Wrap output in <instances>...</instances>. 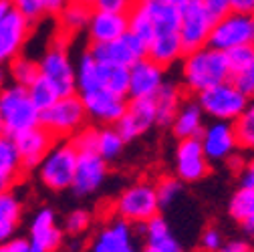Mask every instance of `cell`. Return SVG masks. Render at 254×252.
Listing matches in <instances>:
<instances>
[{"mask_svg":"<svg viewBox=\"0 0 254 252\" xmlns=\"http://www.w3.org/2000/svg\"><path fill=\"white\" fill-rule=\"evenodd\" d=\"M10 2H16V0H10Z\"/></svg>","mask_w":254,"mask_h":252,"instance_id":"6f0895ef","label":"cell"},{"mask_svg":"<svg viewBox=\"0 0 254 252\" xmlns=\"http://www.w3.org/2000/svg\"><path fill=\"white\" fill-rule=\"evenodd\" d=\"M67 4V0H43V6L51 14H59V10Z\"/></svg>","mask_w":254,"mask_h":252,"instance_id":"c3c4849f","label":"cell"},{"mask_svg":"<svg viewBox=\"0 0 254 252\" xmlns=\"http://www.w3.org/2000/svg\"><path fill=\"white\" fill-rule=\"evenodd\" d=\"M250 252H254V250H250Z\"/></svg>","mask_w":254,"mask_h":252,"instance_id":"680465c9","label":"cell"},{"mask_svg":"<svg viewBox=\"0 0 254 252\" xmlns=\"http://www.w3.org/2000/svg\"><path fill=\"white\" fill-rule=\"evenodd\" d=\"M30 35V20L10 0H0V65L20 57Z\"/></svg>","mask_w":254,"mask_h":252,"instance_id":"5b68a950","label":"cell"},{"mask_svg":"<svg viewBox=\"0 0 254 252\" xmlns=\"http://www.w3.org/2000/svg\"><path fill=\"white\" fill-rule=\"evenodd\" d=\"M236 137H238V145L246 147V149H254V105L248 107L238 119H236Z\"/></svg>","mask_w":254,"mask_h":252,"instance_id":"d6a6232c","label":"cell"},{"mask_svg":"<svg viewBox=\"0 0 254 252\" xmlns=\"http://www.w3.org/2000/svg\"><path fill=\"white\" fill-rule=\"evenodd\" d=\"M6 252H41L30 240H24V238H16L12 242H6Z\"/></svg>","mask_w":254,"mask_h":252,"instance_id":"ee69618b","label":"cell"},{"mask_svg":"<svg viewBox=\"0 0 254 252\" xmlns=\"http://www.w3.org/2000/svg\"><path fill=\"white\" fill-rule=\"evenodd\" d=\"M200 2L210 10V14L214 18H220V16H224L226 12L232 10L230 0H200Z\"/></svg>","mask_w":254,"mask_h":252,"instance_id":"7bdbcfd3","label":"cell"},{"mask_svg":"<svg viewBox=\"0 0 254 252\" xmlns=\"http://www.w3.org/2000/svg\"><path fill=\"white\" fill-rule=\"evenodd\" d=\"M141 232L145 236L147 248H151L155 252H182L178 238L172 234L168 222L162 216H153L151 220H147Z\"/></svg>","mask_w":254,"mask_h":252,"instance_id":"603a6c76","label":"cell"},{"mask_svg":"<svg viewBox=\"0 0 254 252\" xmlns=\"http://www.w3.org/2000/svg\"><path fill=\"white\" fill-rule=\"evenodd\" d=\"M81 101H83L87 117L99 121V123H107V125L117 123L123 117L125 109H127L125 97L115 95V93H111L107 89H97V91H91V93H83Z\"/></svg>","mask_w":254,"mask_h":252,"instance_id":"4fadbf2b","label":"cell"},{"mask_svg":"<svg viewBox=\"0 0 254 252\" xmlns=\"http://www.w3.org/2000/svg\"><path fill=\"white\" fill-rule=\"evenodd\" d=\"M10 75H12L16 85L28 87V85H33L41 75L39 63H35L33 59H26V57H16L10 63Z\"/></svg>","mask_w":254,"mask_h":252,"instance_id":"4dcf8cb0","label":"cell"},{"mask_svg":"<svg viewBox=\"0 0 254 252\" xmlns=\"http://www.w3.org/2000/svg\"><path fill=\"white\" fill-rule=\"evenodd\" d=\"M0 252H6V246L2 244V246H0Z\"/></svg>","mask_w":254,"mask_h":252,"instance_id":"11a10c76","label":"cell"},{"mask_svg":"<svg viewBox=\"0 0 254 252\" xmlns=\"http://www.w3.org/2000/svg\"><path fill=\"white\" fill-rule=\"evenodd\" d=\"M240 178H242L240 182H242L244 188H252V190H254V160H250V162L244 166Z\"/></svg>","mask_w":254,"mask_h":252,"instance_id":"bcb514c9","label":"cell"},{"mask_svg":"<svg viewBox=\"0 0 254 252\" xmlns=\"http://www.w3.org/2000/svg\"><path fill=\"white\" fill-rule=\"evenodd\" d=\"M164 83V67L145 57L129 69V93H127V97L151 99Z\"/></svg>","mask_w":254,"mask_h":252,"instance_id":"5bb4252c","label":"cell"},{"mask_svg":"<svg viewBox=\"0 0 254 252\" xmlns=\"http://www.w3.org/2000/svg\"><path fill=\"white\" fill-rule=\"evenodd\" d=\"M39 71L41 77H45L55 91L59 93V97H67L75 95L77 91V75H75V65L69 57V51L61 39L55 41L43 59L39 61Z\"/></svg>","mask_w":254,"mask_h":252,"instance_id":"8992f818","label":"cell"},{"mask_svg":"<svg viewBox=\"0 0 254 252\" xmlns=\"http://www.w3.org/2000/svg\"><path fill=\"white\" fill-rule=\"evenodd\" d=\"M200 244L204 250L208 252H216L220 246H222V234L216 230V228H206L202 238H200Z\"/></svg>","mask_w":254,"mask_h":252,"instance_id":"60d3db41","label":"cell"},{"mask_svg":"<svg viewBox=\"0 0 254 252\" xmlns=\"http://www.w3.org/2000/svg\"><path fill=\"white\" fill-rule=\"evenodd\" d=\"M75 75H77V89L81 91V95L83 93L103 89L101 87V63L91 53L81 57L79 65L75 69Z\"/></svg>","mask_w":254,"mask_h":252,"instance_id":"4316f807","label":"cell"},{"mask_svg":"<svg viewBox=\"0 0 254 252\" xmlns=\"http://www.w3.org/2000/svg\"><path fill=\"white\" fill-rule=\"evenodd\" d=\"M85 117L87 113L81 97L67 95L59 97L51 107L41 111V125L53 137H67L83 129Z\"/></svg>","mask_w":254,"mask_h":252,"instance_id":"ba28073f","label":"cell"},{"mask_svg":"<svg viewBox=\"0 0 254 252\" xmlns=\"http://www.w3.org/2000/svg\"><path fill=\"white\" fill-rule=\"evenodd\" d=\"M101 87L125 97L129 93V69L101 63Z\"/></svg>","mask_w":254,"mask_h":252,"instance_id":"83f0119b","label":"cell"},{"mask_svg":"<svg viewBox=\"0 0 254 252\" xmlns=\"http://www.w3.org/2000/svg\"><path fill=\"white\" fill-rule=\"evenodd\" d=\"M137 0H95V8L99 10H111V12H123L129 14Z\"/></svg>","mask_w":254,"mask_h":252,"instance_id":"ab89813d","label":"cell"},{"mask_svg":"<svg viewBox=\"0 0 254 252\" xmlns=\"http://www.w3.org/2000/svg\"><path fill=\"white\" fill-rule=\"evenodd\" d=\"M208 45L224 53L254 45V14L230 10L224 16L216 18Z\"/></svg>","mask_w":254,"mask_h":252,"instance_id":"52a82bcc","label":"cell"},{"mask_svg":"<svg viewBox=\"0 0 254 252\" xmlns=\"http://www.w3.org/2000/svg\"><path fill=\"white\" fill-rule=\"evenodd\" d=\"M202 117L204 111L200 107V103H182L180 111L176 113L172 125H174V133L180 139H190V137H200L204 125H202Z\"/></svg>","mask_w":254,"mask_h":252,"instance_id":"cb8c5ba5","label":"cell"},{"mask_svg":"<svg viewBox=\"0 0 254 252\" xmlns=\"http://www.w3.org/2000/svg\"><path fill=\"white\" fill-rule=\"evenodd\" d=\"M216 252H250V248H248V244L242 242V240H230V242H226V244H222Z\"/></svg>","mask_w":254,"mask_h":252,"instance_id":"f6af8a7d","label":"cell"},{"mask_svg":"<svg viewBox=\"0 0 254 252\" xmlns=\"http://www.w3.org/2000/svg\"><path fill=\"white\" fill-rule=\"evenodd\" d=\"M91 252H139L135 234L125 220H113L105 224L91 242Z\"/></svg>","mask_w":254,"mask_h":252,"instance_id":"2e32d148","label":"cell"},{"mask_svg":"<svg viewBox=\"0 0 254 252\" xmlns=\"http://www.w3.org/2000/svg\"><path fill=\"white\" fill-rule=\"evenodd\" d=\"M0 135H2V133H0Z\"/></svg>","mask_w":254,"mask_h":252,"instance_id":"91938a15","label":"cell"},{"mask_svg":"<svg viewBox=\"0 0 254 252\" xmlns=\"http://www.w3.org/2000/svg\"><path fill=\"white\" fill-rule=\"evenodd\" d=\"M216 18L200 0H190L180 8V39L184 55L208 45Z\"/></svg>","mask_w":254,"mask_h":252,"instance_id":"30bf717a","label":"cell"},{"mask_svg":"<svg viewBox=\"0 0 254 252\" xmlns=\"http://www.w3.org/2000/svg\"><path fill=\"white\" fill-rule=\"evenodd\" d=\"M170 2H174L176 6H184V4H188L190 0H170Z\"/></svg>","mask_w":254,"mask_h":252,"instance_id":"816d5d0a","label":"cell"},{"mask_svg":"<svg viewBox=\"0 0 254 252\" xmlns=\"http://www.w3.org/2000/svg\"><path fill=\"white\" fill-rule=\"evenodd\" d=\"M155 121V109L151 99H131L127 103L123 117L117 121V131L125 141H131L143 135Z\"/></svg>","mask_w":254,"mask_h":252,"instance_id":"e0dca14e","label":"cell"},{"mask_svg":"<svg viewBox=\"0 0 254 252\" xmlns=\"http://www.w3.org/2000/svg\"><path fill=\"white\" fill-rule=\"evenodd\" d=\"M200 141L204 147V153L210 162H222L236 151L238 147V137L236 129L230 121H214L208 127L202 129Z\"/></svg>","mask_w":254,"mask_h":252,"instance_id":"7c38bea8","label":"cell"},{"mask_svg":"<svg viewBox=\"0 0 254 252\" xmlns=\"http://www.w3.org/2000/svg\"><path fill=\"white\" fill-rule=\"evenodd\" d=\"M79 2H85V4H89V6H95V0H79Z\"/></svg>","mask_w":254,"mask_h":252,"instance_id":"db71d44e","label":"cell"},{"mask_svg":"<svg viewBox=\"0 0 254 252\" xmlns=\"http://www.w3.org/2000/svg\"><path fill=\"white\" fill-rule=\"evenodd\" d=\"M208 157L200 137L182 139L176 149V172L184 182H198L208 174Z\"/></svg>","mask_w":254,"mask_h":252,"instance_id":"9a60e30c","label":"cell"},{"mask_svg":"<svg viewBox=\"0 0 254 252\" xmlns=\"http://www.w3.org/2000/svg\"><path fill=\"white\" fill-rule=\"evenodd\" d=\"M230 6L236 12L244 14H254V0H230Z\"/></svg>","mask_w":254,"mask_h":252,"instance_id":"7dc6e473","label":"cell"},{"mask_svg":"<svg viewBox=\"0 0 254 252\" xmlns=\"http://www.w3.org/2000/svg\"><path fill=\"white\" fill-rule=\"evenodd\" d=\"M228 212L234 220H238V222H242V224L248 222V220L254 216V190L252 188H244V186L240 188L230 200Z\"/></svg>","mask_w":254,"mask_h":252,"instance_id":"f546056e","label":"cell"},{"mask_svg":"<svg viewBox=\"0 0 254 252\" xmlns=\"http://www.w3.org/2000/svg\"><path fill=\"white\" fill-rule=\"evenodd\" d=\"M160 200H157L155 186L147 182H137L129 186L127 190L121 192L115 204V212L121 220L125 222H133V224H145L147 220L157 216L160 210Z\"/></svg>","mask_w":254,"mask_h":252,"instance_id":"9c48e42d","label":"cell"},{"mask_svg":"<svg viewBox=\"0 0 254 252\" xmlns=\"http://www.w3.org/2000/svg\"><path fill=\"white\" fill-rule=\"evenodd\" d=\"M127 30H129V18L123 12H111V10H99V8H95L91 12L87 33L93 45L111 43L121 35H125Z\"/></svg>","mask_w":254,"mask_h":252,"instance_id":"d6986e66","label":"cell"},{"mask_svg":"<svg viewBox=\"0 0 254 252\" xmlns=\"http://www.w3.org/2000/svg\"><path fill=\"white\" fill-rule=\"evenodd\" d=\"M2 81H4V71H2V65H0V89H2Z\"/></svg>","mask_w":254,"mask_h":252,"instance_id":"f5cc1de1","label":"cell"},{"mask_svg":"<svg viewBox=\"0 0 254 252\" xmlns=\"http://www.w3.org/2000/svg\"><path fill=\"white\" fill-rule=\"evenodd\" d=\"M248 95L230 79L220 85H214L198 95V103L206 115L214 121H236L250 105Z\"/></svg>","mask_w":254,"mask_h":252,"instance_id":"3957f363","label":"cell"},{"mask_svg":"<svg viewBox=\"0 0 254 252\" xmlns=\"http://www.w3.org/2000/svg\"><path fill=\"white\" fill-rule=\"evenodd\" d=\"M143 252H155V250H151V248H145V250H143Z\"/></svg>","mask_w":254,"mask_h":252,"instance_id":"9f6ffc18","label":"cell"},{"mask_svg":"<svg viewBox=\"0 0 254 252\" xmlns=\"http://www.w3.org/2000/svg\"><path fill=\"white\" fill-rule=\"evenodd\" d=\"M151 101L155 109V121L160 125H170L182 107V93L176 85L164 83L162 89L151 97Z\"/></svg>","mask_w":254,"mask_h":252,"instance_id":"d4e9b609","label":"cell"},{"mask_svg":"<svg viewBox=\"0 0 254 252\" xmlns=\"http://www.w3.org/2000/svg\"><path fill=\"white\" fill-rule=\"evenodd\" d=\"M91 6L85 2H79V0H69V2L59 10V24L61 30L65 35H75L81 33L89 26L91 20Z\"/></svg>","mask_w":254,"mask_h":252,"instance_id":"484cf974","label":"cell"},{"mask_svg":"<svg viewBox=\"0 0 254 252\" xmlns=\"http://www.w3.org/2000/svg\"><path fill=\"white\" fill-rule=\"evenodd\" d=\"M182 77L184 85L200 95L206 89L232 79L228 57L224 51H218L210 45L196 49L192 53H186Z\"/></svg>","mask_w":254,"mask_h":252,"instance_id":"6da1fadb","label":"cell"},{"mask_svg":"<svg viewBox=\"0 0 254 252\" xmlns=\"http://www.w3.org/2000/svg\"><path fill=\"white\" fill-rule=\"evenodd\" d=\"M91 226V216L85 210H73L67 218H65V232L77 236L81 232H85Z\"/></svg>","mask_w":254,"mask_h":252,"instance_id":"74e56055","label":"cell"},{"mask_svg":"<svg viewBox=\"0 0 254 252\" xmlns=\"http://www.w3.org/2000/svg\"><path fill=\"white\" fill-rule=\"evenodd\" d=\"M244 226H246V230H248V232H254V216L248 220V222H246Z\"/></svg>","mask_w":254,"mask_h":252,"instance_id":"f907efd6","label":"cell"},{"mask_svg":"<svg viewBox=\"0 0 254 252\" xmlns=\"http://www.w3.org/2000/svg\"><path fill=\"white\" fill-rule=\"evenodd\" d=\"M97 133L99 129H91V127H85V129H79L75 135H73V145L79 153H97Z\"/></svg>","mask_w":254,"mask_h":252,"instance_id":"d590c367","label":"cell"},{"mask_svg":"<svg viewBox=\"0 0 254 252\" xmlns=\"http://www.w3.org/2000/svg\"><path fill=\"white\" fill-rule=\"evenodd\" d=\"M157 192V200H160V206H170L182 192V186L176 178H164L160 180V184L155 186Z\"/></svg>","mask_w":254,"mask_h":252,"instance_id":"8d00e7d4","label":"cell"},{"mask_svg":"<svg viewBox=\"0 0 254 252\" xmlns=\"http://www.w3.org/2000/svg\"><path fill=\"white\" fill-rule=\"evenodd\" d=\"M125 139L117 131V127H103L97 133V153L103 157L105 162H111L123 151Z\"/></svg>","mask_w":254,"mask_h":252,"instance_id":"f1b7e54d","label":"cell"},{"mask_svg":"<svg viewBox=\"0 0 254 252\" xmlns=\"http://www.w3.org/2000/svg\"><path fill=\"white\" fill-rule=\"evenodd\" d=\"M77 162H79V151L75 149L73 143L61 141L59 145H53L51 151L39 164L41 182L49 190H55V192L67 190V188L73 186Z\"/></svg>","mask_w":254,"mask_h":252,"instance_id":"277c9868","label":"cell"},{"mask_svg":"<svg viewBox=\"0 0 254 252\" xmlns=\"http://www.w3.org/2000/svg\"><path fill=\"white\" fill-rule=\"evenodd\" d=\"M14 6L22 12V16H26L30 22L39 20L41 16L47 14L45 6H43V0H16Z\"/></svg>","mask_w":254,"mask_h":252,"instance_id":"f35d334b","label":"cell"},{"mask_svg":"<svg viewBox=\"0 0 254 252\" xmlns=\"http://www.w3.org/2000/svg\"><path fill=\"white\" fill-rule=\"evenodd\" d=\"M14 228H16V226H10V224H0V246L6 244V242L10 240V236H12Z\"/></svg>","mask_w":254,"mask_h":252,"instance_id":"681fc988","label":"cell"},{"mask_svg":"<svg viewBox=\"0 0 254 252\" xmlns=\"http://www.w3.org/2000/svg\"><path fill=\"white\" fill-rule=\"evenodd\" d=\"M26 89H28V95H30V99H33V103L41 111L47 109V107H51L59 99V93L55 91V87L45 77H41V75H39V79L33 85H28Z\"/></svg>","mask_w":254,"mask_h":252,"instance_id":"1f68e13d","label":"cell"},{"mask_svg":"<svg viewBox=\"0 0 254 252\" xmlns=\"http://www.w3.org/2000/svg\"><path fill=\"white\" fill-rule=\"evenodd\" d=\"M37 125H41V109L33 103L26 87L14 83L0 89V133L16 137Z\"/></svg>","mask_w":254,"mask_h":252,"instance_id":"7a4b0ae2","label":"cell"},{"mask_svg":"<svg viewBox=\"0 0 254 252\" xmlns=\"http://www.w3.org/2000/svg\"><path fill=\"white\" fill-rule=\"evenodd\" d=\"M226 57H228V65H230L232 77L242 75L244 71H248L254 65V45L232 49V51L226 53Z\"/></svg>","mask_w":254,"mask_h":252,"instance_id":"836d02e7","label":"cell"},{"mask_svg":"<svg viewBox=\"0 0 254 252\" xmlns=\"http://www.w3.org/2000/svg\"><path fill=\"white\" fill-rule=\"evenodd\" d=\"M63 230L57 226V218L53 210L45 208L39 210L37 216L30 222V242H33L41 252H53L61 246Z\"/></svg>","mask_w":254,"mask_h":252,"instance_id":"44dd1931","label":"cell"},{"mask_svg":"<svg viewBox=\"0 0 254 252\" xmlns=\"http://www.w3.org/2000/svg\"><path fill=\"white\" fill-rule=\"evenodd\" d=\"M24 172L14 137L0 135V192H10Z\"/></svg>","mask_w":254,"mask_h":252,"instance_id":"7402d4cb","label":"cell"},{"mask_svg":"<svg viewBox=\"0 0 254 252\" xmlns=\"http://www.w3.org/2000/svg\"><path fill=\"white\" fill-rule=\"evenodd\" d=\"M53 139L55 137L43 127V125H37V127H33V129H26V131H22V133H18L14 137L24 170L39 168V164L43 162V157L55 145Z\"/></svg>","mask_w":254,"mask_h":252,"instance_id":"ffe728a7","label":"cell"},{"mask_svg":"<svg viewBox=\"0 0 254 252\" xmlns=\"http://www.w3.org/2000/svg\"><path fill=\"white\" fill-rule=\"evenodd\" d=\"M22 214V206L12 192H0V224L16 226Z\"/></svg>","mask_w":254,"mask_h":252,"instance_id":"e575fe53","label":"cell"},{"mask_svg":"<svg viewBox=\"0 0 254 252\" xmlns=\"http://www.w3.org/2000/svg\"><path fill=\"white\" fill-rule=\"evenodd\" d=\"M89 53L99 63H107V65H117V67L131 69L137 61L147 57V45L141 39H137L133 33L127 30L125 35H121L119 39H115L111 43L93 45V49Z\"/></svg>","mask_w":254,"mask_h":252,"instance_id":"8fae6325","label":"cell"},{"mask_svg":"<svg viewBox=\"0 0 254 252\" xmlns=\"http://www.w3.org/2000/svg\"><path fill=\"white\" fill-rule=\"evenodd\" d=\"M107 178V162L99 153H79V162L73 180V192L77 196H87L99 190Z\"/></svg>","mask_w":254,"mask_h":252,"instance_id":"ac0fdd59","label":"cell"},{"mask_svg":"<svg viewBox=\"0 0 254 252\" xmlns=\"http://www.w3.org/2000/svg\"><path fill=\"white\" fill-rule=\"evenodd\" d=\"M232 81L246 93L248 97H254V65H252L248 71H244L242 75L232 77Z\"/></svg>","mask_w":254,"mask_h":252,"instance_id":"b9f144b4","label":"cell"}]
</instances>
